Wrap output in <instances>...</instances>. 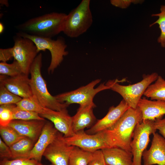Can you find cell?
I'll return each instance as SVG.
<instances>
[{"label":"cell","mask_w":165,"mask_h":165,"mask_svg":"<svg viewBox=\"0 0 165 165\" xmlns=\"http://www.w3.org/2000/svg\"><path fill=\"white\" fill-rule=\"evenodd\" d=\"M143 120L141 111L129 108L112 127L105 130L110 148L119 147L131 152L130 144L136 125Z\"/></svg>","instance_id":"cell-1"},{"label":"cell","mask_w":165,"mask_h":165,"mask_svg":"<svg viewBox=\"0 0 165 165\" xmlns=\"http://www.w3.org/2000/svg\"><path fill=\"white\" fill-rule=\"evenodd\" d=\"M63 13L52 12L30 19L16 25L18 32L43 38H52L62 31L67 16Z\"/></svg>","instance_id":"cell-2"},{"label":"cell","mask_w":165,"mask_h":165,"mask_svg":"<svg viewBox=\"0 0 165 165\" xmlns=\"http://www.w3.org/2000/svg\"><path fill=\"white\" fill-rule=\"evenodd\" d=\"M42 55L38 54L30 69L29 82L33 97L43 107L56 111H60L68 107L60 102L55 96L52 95L47 89L45 80L42 76L41 68Z\"/></svg>","instance_id":"cell-3"},{"label":"cell","mask_w":165,"mask_h":165,"mask_svg":"<svg viewBox=\"0 0 165 165\" xmlns=\"http://www.w3.org/2000/svg\"><path fill=\"white\" fill-rule=\"evenodd\" d=\"M90 4V0H83L67 15L62 31L64 34L71 38H77L90 27L93 20Z\"/></svg>","instance_id":"cell-4"},{"label":"cell","mask_w":165,"mask_h":165,"mask_svg":"<svg viewBox=\"0 0 165 165\" xmlns=\"http://www.w3.org/2000/svg\"><path fill=\"white\" fill-rule=\"evenodd\" d=\"M159 75L156 72L144 75L142 79L135 84L125 86L121 85L118 79L108 80L105 84L110 89L119 94L130 108L136 109L141 97L148 86L155 82Z\"/></svg>","instance_id":"cell-5"},{"label":"cell","mask_w":165,"mask_h":165,"mask_svg":"<svg viewBox=\"0 0 165 165\" xmlns=\"http://www.w3.org/2000/svg\"><path fill=\"white\" fill-rule=\"evenodd\" d=\"M16 34L29 38L35 45L39 53L40 51H45L47 50L51 55V60L47 71L49 73H52L60 65L64 59V57L68 55L66 50L67 47L64 39L62 37H58L56 40L37 37L25 33L17 32Z\"/></svg>","instance_id":"cell-6"},{"label":"cell","mask_w":165,"mask_h":165,"mask_svg":"<svg viewBox=\"0 0 165 165\" xmlns=\"http://www.w3.org/2000/svg\"><path fill=\"white\" fill-rule=\"evenodd\" d=\"M100 81V79L94 80L85 86L58 94L55 97L60 102L64 103L68 106L74 103L80 105L94 103L93 98L97 94L102 91L110 89V86L104 83H101L95 88V86Z\"/></svg>","instance_id":"cell-7"},{"label":"cell","mask_w":165,"mask_h":165,"mask_svg":"<svg viewBox=\"0 0 165 165\" xmlns=\"http://www.w3.org/2000/svg\"><path fill=\"white\" fill-rule=\"evenodd\" d=\"M154 121L143 120L136 126L130 144L132 165H142V155L150 141V136L157 130L154 127Z\"/></svg>","instance_id":"cell-8"},{"label":"cell","mask_w":165,"mask_h":165,"mask_svg":"<svg viewBox=\"0 0 165 165\" xmlns=\"http://www.w3.org/2000/svg\"><path fill=\"white\" fill-rule=\"evenodd\" d=\"M12 47L13 57L20 65L23 73L28 75L31 66L38 53L34 42L30 39L16 34Z\"/></svg>","instance_id":"cell-9"},{"label":"cell","mask_w":165,"mask_h":165,"mask_svg":"<svg viewBox=\"0 0 165 165\" xmlns=\"http://www.w3.org/2000/svg\"><path fill=\"white\" fill-rule=\"evenodd\" d=\"M64 138L68 145L91 152L110 148L105 130L92 134H87L83 130L75 134L72 136L64 137Z\"/></svg>","instance_id":"cell-10"},{"label":"cell","mask_w":165,"mask_h":165,"mask_svg":"<svg viewBox=\"0 0 165 165\" xmlns=\"http://www.w3.org/2000/svg\"><path fill=\"white\" fill-rule=\"evenodd\" d=\"M74 147L68 145L63 134L58 131L55 138L45 150L43 156L52 165H68L70 156Z\"/></svg>","instance_id":"cell-11"},{"label":"cell","mask_w":165,"mask_h":165,"mask_svg":"<svg viewBox=\"0 0 165 165\" xmlns=\"http://www.w3.org/2000/svg\"><path fill=\"white\" fill-rule=\"evenodd\" d=\"M129 108L126 102L122 100L117 106L110 107L105 116L98 120L85 132L92 134L110 128L118 121Z\"/></svg>","instance_id":"cell-12"},{"label":"cell","mask_w":165,"mask_h":165,"mask_svg":"<svg viewBox=\"0 0 165 165\" xmlns=\"http://www.w3.org/2000/svg\"><path fill=\"white\" fill-rule=\"evenodd\" d=\"M149 148L142 155L143 165H165V139L156 132Z\"/></svg>","instance_id":"cell-13"},{"label":"cell","mask_w":165,"mask_h":165,"mask_svg":"<svg viewBox=\"0 0 165 165\" xmlns=\"http://www.w3.org/2000/svg\"><path fill=\"white\" fill-rule=\"evenodd\" d=\"M28 76L22 73L8 78L5 75H1L0 83L10 92L22 98L32 97L33 95Z\"/></svg>","instance_id":"cell-14"},{"label":"cell","mask_w":165,"mask_h":165,"mask_svg":"<svg viewBox=\"0 0 165 165\" xmlns=\"http://www.w3.org/2000/svg\"><path fill=\"white\" fill-rule=\"evenodd\" d=\"M58 131L52 122L46 121L28 158L34 159L41 162L45 150L55 138Z\"/></svg>","instance_id":"cell-15"},{"label":"cell","mask_w":165,"mask_h":165,"mask_svg":"<svg viewBox=\"0 0 165 165\" xmlns=\"http://www.w3.org/2000/svg\"><path fill=\"white\" fill-rule=\"evenodd\" d=\"M53 123L55 128L63 134L65 138L73 136L75 134L72 129V118L69 114L67 108L60 111L51 110L49 112L39 114Z\"/></svg>","instance_id":"cell-16"},{"label":"cell","mask_w":165,"mask_h":165,"mask_svg":"<svg viewBox=\"0 0 165 165\" xmlns=\"http://www.w3.org/2000/svg\"><path fill=\"white\" fill-rule=\"evenodd\" d=\"M46 122V120H13L8 126L12 127L21 135L29 138L35 143Z\"/></svg>","instance_id":"cell-17"},{"label":"cell","mask_w":165,"mask_h":165,"mask_svg":"<svg viewBox=\"0 0 165 165\" xmlns=\"http://www.w3.org/2000/svg\"><path fill=\"white\" fill-rule=\"evenodd\" d=\"M95 106L94 103L80 105L76 113L72 116V129L75 134L92 127L95 124L96 118L93 109Z\"/></svg>","instance_id":"cell-18"},{"label":"cell","mask_w":165,"mask_h":165,"mask_svg":"<svg viewBox=\"0 0 165 165\" xmlns=\"http://www.w3.org/2000/svg\"><path fill=\"white\" fill-rule=\"evenodd\" d=\"M138 106L141 111L143 120H155L165 115V101L141 98Z\"/></svg>","instance_id":"cell-19"},{"label":"cell","mask_w":165,"mask_h":165,"mask_svg":"<svg viewBox=\"0 0 165 165\" xmlns=\"http://www.w3.org/2000/svg\"><path fill=\"white\" fill-rule=\"evenodd\" d=\"M101 150L107 165H132L131 152L119 147L108 148Z\"/></svg>","instance_id":"cell-20"},{"label":"cell","mask_w":165,"mask_h":165,"mask_svg":"<svg viewBox=\"0 0 165 165\" xmlns=\"http://www.w3.org/2000/svg\"><path fill=\"white\" fill-rule=\"evenodd\" d=\"M35 143L32 140L25 137L15 143L9 147L11 159L28 158Z\"/></svg>","instance_id":"cell-21"},{"label":"cell","mask_w":165,"mask_h":165,"mask_svg":"<svg viewBox=\"0 0 165 165\" xmlns=\"http://www.w3.org/2000/svg\"><path fill=\"white\" fill-rule=\"evenodd\" d=\"M144 95L152 100L165 101V80L159 75L155 82L148 86Z\"/></svg>","instance_id":"cell-22"},{"label":"cell","mask_w":165,"mask_h":165,"mask_svg":"<svg viewBox=\"0 0 165 165\" xmlns=\"http://www.w3.org/2000/svg\"><path fill=\"white\" fill-rule=\"evenodd\" d=\"M92 157V152L75 146L70 156L68 165H88Z\"/></svg>","instance_id":"cell-23"},{"label":"cell","mask_w":165,"mask_h":165,"mask_svg":"<svg viewBox=\"0 0 165 165\" xmlns=\"http://www.w3.org/2000/svg\"><path fill=\"white\" fill-rule=\"evenodd\" d=\"M16 105L19 109L36 112L39 114L48 113L51 110L43 107L33 97L22 98Z\"/></svg>","instance_id":"cell-24"},{"label":"cell","mask_w":165,"mask_h":165,"mask_svg":"<svg viewBox=\"0 0 165 165\" xmlns=\"http://www.w3.org/2000/svg\"><path fill=\"white\" fill-rule=\"evenodd\" d=\"M0 134L2 140L9 147L25 137L9 126H0Z\"/></svg>","instance_id":"cell-25"},{"label":"cell","mask_w":165,"mask_h":165,"mask_svg":"<svg viewBox=\"0 0 165 165\" xmlns=\"http://www.w3.org/2000/svg\"><path fill=\"white\" fill-rule=\"evenodd\" d=\"M160 12L153 14L152 16H157L158 19L149 25L151 27L154 25L157 24L160 30V34L157 39V42L163 48H165V4L161 5L160 8Z\"/></svg>","instance_id":"cell-26"},{"label":"cell","mask_w":165,"mask_h":165,"mask_svg":"<svg viewBox=\"0 0 165 165\" xmlns=\"http://www.w3.org/2000/svg\"><path fill=\"white\" fill-rule=\"evenodd\" d=\"M23 73L21 67L18 63L14 59L13 62L10 64L6 62L0 63V74L6 75L10 77H14Z\"/></svg>","instance_id":"cell-27"},{"label":"cell","mask_w":165,"mask_h":165,"mask_svg":"<svg viewBox=\"0 0 165 165\" xmlns=\"http://www.w3.org/2000/svg\"><path fill=\"white\" fill-rule=\"evenodd\" d=\"M13 120H30L46 119L41 117L37 112L20 109L16 106L13 111Z\"/></svg>","instance_id":"cell-28"},{"label":"cell","mask_w":165,"mask_h":165,"mask_svg":"<svg viewBox=\"0 0 165 165\" xmlns=\"http://www.w3.org/2000/svg\"><path fill=\"white\" fill-rule=\"evenodd\" d=\"M22 98L9 91L4 86L0 83V105L15 104L19 102Z\"/></svg>","instance_id":"cell-29"},{"label":"cell","mask_w":165,"mask_h":165,"mask_svg":"<svg viewBox=\"0 0 165 165\" xmlns=\"http://www.w3.org/2000/svg\"><path fill=\"white\" fill-rule=\"evenodd\" d=\"M15 104L1 105L0 106V126H8L13 120V111Z\"/></svg>","instance_id":"cell-30"},{"label":"cell","mask_w":165,"mask_h":165,"mask_svg":"<svg viewBox=\"0 0 165 165\" xmlns=\"http://www.w3.org/2000/svg\"><path fill=\"white\" fill-rule=\"evenodd\" d=\"M0 165H45L41 162L32 159L20 158L15 159H3L0 161Z\"/></svg>","instance_id":"cell-31"},{"label":"cell","mask_w":165,"mask_h":165,"mask_svg":"<svg viewBox=\"0 0 165 165\" xmlns=\"http://www.w3.org/2000/svg\"><path fill=\"white\" fill-rule=\"evenodd\" d=\"M144 2L142 0H111V4L113 6L121 9H126L131 4H141Z\"/></svg>","instance_id":"cell-32"},{"label":"cell","mask_w":165,"mask_h":165,"mask_svg":"<svg viewBox=\"0 0 165 165\" xmlns=\"http://www.w3.org/2000/svg\"><path fill=\"white\" fill-rule=\"evenodd\" d=\"M92 158L88 165H107L101 150L92 152Z\"/></svg>","instance_id":"cell-33"},{"label":"cell","mask_w":165,"mask_h":165,"mask_svg":"<svg viewBox=\"0 0 165 165\" xmlns=\"http://www.w3.org/2000/svg\"><path fill=\"white\" fill-rule=\"evenodd\" d=\"M0 156L2 159H11V152L9 147L0 138Z\"/></svg>","instance_id":"cell-34"},{"label":"cell","mask_w":165,"mask_h":165,"mask_svg":"<svg viewBox=\"0 0 165 165\" xmlns=\"http://www.w3.org/2000/svg\"><path fill=\"white\" fill-rule=\"evenodd\" d=\"M154 127L160 134L165 139V118L156 119L154 122Z\"/></svg>","instance_id":"cell-35"},{"label":"cell","mask_w":165,"mask_h":165,"mask_svg":"<svg viewBox=\"0 0 165 165\" xmlns=\"http://www.w3.org/2000/svg\"><path fill=\"white\" fill-rule=\"evenodd\" d=\"M13 57L12 47L0 49V61L6 62Z\"/></svg>","instance_id":"cell-36"},{"label":"cell","mask_w":165,"mask_h":165,"mask_svg":"<svg viewBox=\"0 0 165 165\" xmlns=\"http://www.w3.org/2000/svg\"><path fill=\"white\" fill-rule=\"evenodd\" d=\"M0 4H3L6 6H8L9 4L8 1L7 0H0Z\"/></svg>","instance_id":"cell-37"},{"label":"cell","mask_w":165,"mask_h":165,"mask_svg":"<svg viewBox=\"0 0 165 165\" xmlns=\"http://www.w3.org/2000/svg\"><path fill=\"white\" fill-rule=\"evenodd\" d=\"M4 26L2 23H0V33H2L4 30Z\"/></svg>","instance_id":"cell-38"},{"label":"cell","mask_w":165,"mask_h":165,"mask_svg":"<svg viewBox=\"0 0 165 165\" xmlns=\"http://www.w3.org/2000/svg\"><path fill=\"white\" fill-rule=\"evenodd\" d=\"M49 165H52V164H50Z\"/></svg>","instance_id":"cell-39"}]
</instances>
